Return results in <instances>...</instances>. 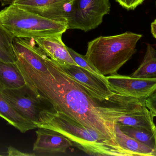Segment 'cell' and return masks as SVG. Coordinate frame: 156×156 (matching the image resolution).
<instances>
[{
  "label": "cell",
  "instance_id": "obj_1",
  "mask_svg": "<svg viewBox=\"0 0 156 156\" xmlns=\"http://www.w3.org/2000/svg\"><path fill=\"white\" fill-rule=\"evenodd\" d=\"M44 60L46 66L42 71L16 63L26 84L55 110L108 140L117 143L115 127L120 118L148 111L136 107L109 106L93 98L83 86L67 75L57 61L45 54Z\"/></svg>",
  "mask_w": 156,
  "mask_h": 156
},
{
  "label": "cell",
  "instance_id": "obj_2",
  "mask_svg": "<svg viewBox=\"0 0 156 156\" xmlns=\"http://www.w3.org/2000/svg\"><path fill=\"white\" fill-rule=\"evenodd\" d=\"M36 125L37 128L49 129L61 134L73 145L89 155L127 156L118 144L94 130L84 127L53 107L40 114Z\"/></svg>",
  "mask_w": 156,
  "mask_h": 156
},
{
  "label": "cell",
  "instance_id": "obj_3",
  "mask_svg": "<svg viewBox=\"0 0 156 156\" xmlns=\"http://www.w3.org/2000/svg\"><path fill=\"white\" fill-rule=\"evenodd\" d=\"M143 35L133 32L100 36L89 42L85 58L103 76L117 73L136 52Z\"/></svg>",
  "mask_w": 156,
  "mask_h": 156
},
{
  "label": "cell",
  "instance_id": "obj_4",
  "mask_svg": "<svg viewBox=\"0 0 156 156\" xmlns=\"http://www.w3.org/2000/svg\"><path fill=\"white\" fill-rule=\"evenodd\" d=\"M0 23L13 38L34 39L63 34L68 29L66 23L45 18L13 4L0 11Z\"/></svg>",
  "mask_w": 156,
  "mask_h": 156
},
{
  "label": "cell",
  "instance_id": "obj_5",
  "mask_svg": "<svg viewBox=\"0 0 156 156\" xmlns=\"http://www.w3.org/2000/svg\"><path fill=\"white\" fill-rule=\"evenodd\" d=\"M109 0H72L67 16L68 29H95L111 11Z\"/></svg>",
  "mask_w": 156,
  "mask_h": 156
},
{
  "label": "cell",
  "instance_id": "obj_6",
  "mask_svg": "<svg viewBox=\"0 0 156 156\" xmlns=\"http://www.w3.org/2000/svg\"><path fill=\"white\" fill-rule=\"evenodd\" d=\"M2 93L18 114L35 125L43 111L53 108L46 100L35 93L27 84L16 89H3Z\"/></svg>",
  "mask_w": 156,
  "mask_h": 156
},
{
  "label": "cell",
  "instance_id": "obj_7",
  "mask_svg": "<svg viewBox=\"0 0 156 156\" xmlns=\"http://www.w3.org/2000/svg\"><path fill=\"white\" fill-rule=\"evenodd\" d=\"M106 77L109 89L115 94L146 100L156 90V78H139L117 73Z\"/></svg>",
  "mask_w": 156,
  "mask_h": 156
},
{
  "label": "cell",
  "instance_id": "obj_8",
  "mask_svg": "<svg viewBox=\"0 0 156 156\" xmlns=\"http://www.w3.org/2000/svg\"><path fill=\"white\" fill-rule=\"evenodd\" d=\"M58 64L67 75L83 86L98 100H106L114 93L109 89L105 76L94 74L78 65Z\"/></svg>",
  "mask_w": 156,
  "mask_h": 156
},
{
  "label": "cell",
  "instance_id": "obj_9",
  "mask_svg": "<svg viewBox=\"0 0 156 156\" xmlns=\"http://www.w3.org/2000/svg\"><path fill=\"white\" fill-rule=\"evenodd\" d=\"M72 1V0H15L12 4L45 18L67 23V16Z\"/></svg>",
  "mask_w": 156,
  "mask_h": 156
},
{
  "label": "cell",
  "instance_id": "obj_10",
  "mask_svg": "<svg viewBox=\"0 0 156 156\" xmlns=\"http://www.w3.org/2000/svg\"><path fill=\"white\" fill-rule=\"evenodd\" d=\"M33 151L35 156H57L67 154V150L73 146L68 138L55 131L38 128Z\"/></svg>",
  "mask_w": 156,
  "mask_h": 156
},
{
  "label": "cell",
  "instance_id": "obj_11",
  "mask_svg": "<svg viewBox=\"0 0 156 156\" xmlns=\"http://www.w3.org/2000/svg\"><path fill=\"white\" fill-rule=\"evenodd\" d=\"M62 34L55 35L34 39L38 47L51 59L59 64L77 65L70 56L67 46L62 41Z\"/></svg>",
  "mask_w": 156,
  "mask_h": 156
},
{
  "label": "cell",
  "instance_id": "obj_12",
  "mask_svg": "<svg viewBox=\"0 0 156 156\" xmlns=\"http://www.w3.org/2000/svg\"><path fill=\"white\" fill-rule=\"evenodd\" d=\"M2 88L0 86V117L22 133L37 128L34 123L20 116L4 97Z\"/></svg>",
  "mask_w": 156,
  "mask_h": 156
},
{
  "label": "cell",
  "instance_id": "obj_13",
  "mask_svg": "<svg viewBox=\"0 0 156 156\" xmlns=\"http://www.w3.org/2000/svg\"><path fill=\"white\" fill-rule=\"evenodd\" d=\"M115 130L116 142L127 156H156L152 149L123 132L118 124Z\"/></svg>",
  "mask_w": 156,
  "mask_h": 156
},
{
  "label": "cell",
  "instance_id": "obj_14",
  "mask_svg": "<svg viewBox=\"0 0 156 156\" xmlns=\"http://www.w3.org/2000/svg\"><path fill=\"white\" fill-rule=\"evenodd\" d=\"M25 84L24 78L16 62L0 60V86L3 89H16Z\"/></svg>",
  "mask_w": 156,
  "mask_h": 156
},
{
  "label": "cell",
  "instance_id": "obj_15",
  "mask_svg": "<svg viewBox=\"0 0 156 156\" xmlns=\"http://www.w3.org/2000/svg\"><path fill=\"white\" fill-rule=\"evenodd\" d=\"M130 76L139 78H156V49L152 45L147 44L146 52L142 63Z\"/></svg>",
  "mask_w": 156,
  "mask_h": 156
},
{
  "label": "cell",
  "instance_id": "obj_16",
  "mask_svg": "<svg viewBox=\"0 0 156 156\" xmlns=\"http://www.w3.org/2000/svg\"><path fill=\"white\" fill-rule=\"evenodd\" d=\"M119 125L123 132L148 147L156 154V129Z\"/></svg>",
  "mask_w": 156,
  "mask_h": 156
},
{
  "label": "cell",
  "instance_id": "obj_17",
  "mask_svg": "<svg viewBox=\"0 0 156 156\" xmlns=\"http://www.w3.org/2000/svg\"><path fill=\"white\" fill-rule=\"evenodd\" d=\"M154 118L149 111L141 114L126 115L120 118L117 124L120 125L155 130L156 125L154 122Z\"/></svg>",
  "mask_w": 156,
  "mask_h": 156
},
{
  "label": "cell",
  "instance_id": "obj_18",
  "mask_svg": "<svg viewBox=\"0 0 156 156\" xmlns=\"http://www.w3.org/2000/svg\"><path fill=\"white\" fill-rule=\"evenodd\" d=\"M13 38L0 23V60L15 63L16 59L13 48Z\"/></svg>",
  "mask_w": 156,
  "mask_h": 156
},
{
  "label": "cell",
  "instance_id": "obj_19",
  "mask_svg": "<svg viewBox=\"0 0 156 156\" xmlns=\"http://www.w3.org/2000/svg\"><path fill=\"white\" fill-rule=\"evenodd\" d=\"M68 50L71 56L72 57L74 61H75L77 65L92 73L94 74H97V75H100V76H103L101 75L98 71L85 58L84 56L80 55L77 52L73 50L72 49L68 47L67 46Z\"/></svg>",
  "mask_w": 156,
  "mask_h": 156
},
{
  "label": "cell",
  "instance_id": "obj_20",
  "mask_svg": "<svg viewBox=\"0 0 156 156\" xmlns=\"http://www.w3.org/2000/svg\"><path fill=\"white\" fill-rule=\"evenodd\" d=\"M123 8L127 10H134L142 5L145 0H115Z\"/></svg>",
  "mask_w": 156,
  "mask_h": 156
},
{
  "label": "cell",
  "instance_id": "obj_21",
  "mask_svg": "<svg viewBox=\"0 0 156 156\" xmlns=\"http://www.w3.org/2000/svg\"><path fill=\"white\" fill-rule=\"evenodd\" d=\"M145 105L153 117H156V90L146 100Z\"/></svg>",
  "mask_w": 156,
  "mask_h": 156
},
{
  "label": "cell",
  "instance_id": "obj_22",
  "mask_svg": "<svg viewBox=\"0 0 156 156\" xmlns=\"http://www.w3.org/2000/svg\"><path fill=\"white\" fill-rule=\"evenodd\" d=\"M7 154L8 156H35L34 154H29L28 153H23L19 151L18 149L12 146L8 148Z\"/></svg>",
  "mask_w": 156,
  "mask_h": 156
},
{
  "label": "cell",
  "instance_id": "obj_23",
  "mask_svg": "<svg viewBox=\"0 0 156 156\" xmlns=\"http://www.w3.org/2000/svg\"><path fill=\"white\" fill-rule=\"evenodd\" d=\"M14 1L15 0H0V2L2 6H5L12 4Z\"/></svg>",
  "mask_w": 156,
  "mask_h": 156
},
{
  "label": "cell",
  "instance_id": "obj_24",
  "mask_svg": "<svg viewBox=\"0 0 156 156\" xmlns=\"http://www.w3.org/2000/svg\"><path fill=\"white\" fill-rule=\"evenodd\" d=\"M151 31L153 37L156 39V26L153 23L151 24Z\"/></svg>",
  "mask_w": 156,
  "mask_h": 156
},
{
  "label": "cell",
  "instance_id": "obj_25",
  "mask_svg": "<svg viewBox=\"0 0 156 156\" xmlns=\"http://www.w3.org/2000/svg\"><path fill=\"white\" fill-rule=\"evenodd\" d=\"M153 23H154V24L156 26V18L154 20V21Z\"/></svg>",
  "mask_w": 156,
  "mask_h": 156
},
{
  "label": "cell",
  "instance_id": "obj_26",
  "mask_svg": "<svg viewBox=\"0 0 156 156\" xmlns=\"http://www.w3.org/2000/svg\"><path fill=\"white\" fill-rule=\"evenodd\" d=\"M155 5H156V0H155Z\"/></svg>",
  "mask_w": 156,
  "mask_h": 156
}]
</instances>
